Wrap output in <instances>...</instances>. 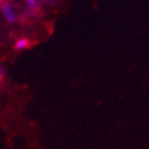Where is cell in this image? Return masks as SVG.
Masks as SVG:
<instances>
[{
	"label": "cell",
	"mask_w": 149,
	"mask_h": 149,
	"mask_svg": "<svg viewBox=\"0 0 149 149\" xmlns=\"http://www.w3.org/2000/svg\"><path fill=\"white\" fill-rule=\"evenodd\" d=\"M1 12H2L4 19L8 23H14L16 21V14L14 12L13 6L8 2H4L1 4Z\"/></svg>",
	"instance_id": "6da1fadb"
},
{
	"label": "cell",
	"mask_w": 149,
	"mask_h": 149,
	"mask_svg": "<svg viewBox=\"0 0 149 149\" xmlns=\"http://www.w3.org/2000/svg\"><path fill=\"white\" fill-rule=\"evenodd\" d=\"M28 40L25 39V38H22V39H19V40L16 42L15 44V49L18 50V51H21V50H24L28 47Z\"/></svg>",
	"instance_id": "7a4b0ae2"
},
{
	"label": "cell",
	"mask_w": 149,
	"mask_h": 149,
	"mask_svg": "<svg viewBox=\"0 0 149 149\" xmlns=\"http://www.w3.org/2000/svg\"><path fill=\"white\" fill-rule=\"evenodd\" d=\"M25 4L29 10H36L38 8V0H25Z\"/></svg>",
	"instance_id": "3957f363"
}]
</instances>
